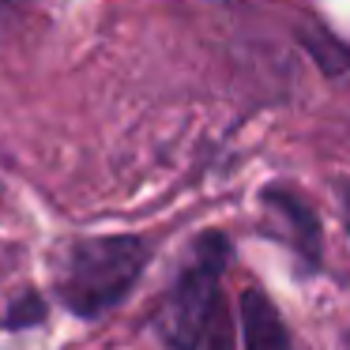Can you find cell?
<instances>
[{
  "label": "cell",
  "instance_id": "6da1fadb",
  "mask_svg": "<svg viewBox=\"0 0 350 350\" xmlns=\"http://www.w3.org/2000/svg\"><path fill=\"white\" fill-rule=\"evenodd\" d=\"M230 260V241L222 234L196 237L185 256L174 286L159 309V335L174 350H230L222 332L219 282Z\"/></svg>",
  "mask_w": 350,
  "mask_h": 350
},
{
  "label": "cell",
  "instance_id": "7a4b0ae2",
  "mask_svg": "<svg viewBox=\"0 0 350 350\" xmlns=\"http://www.w3.org/2000/svg\"><path fill=\"white\" fill-rule=\"evenodd\" d=\"M147 256L151 249L139 237H83L64 252L57 294L76 317H102L132 294Z\"/></svg>",
  "mask_w": 350,
  "mask_h": 350
},
{
  "label": "cell",
  "instance_id": "3957f363",
  "mask_svg": "<svg viewBox=\"0 0 350 350\" xmlns=\"http://www.w3.org/2000/svg\"><path fill=\"white\" fill-rule=\"evenodd\" d=\"M264 207L279 222V234L286 237V245L305 260V267H317L320 264V222L309 211V204L297 192L275 185V189L264 192Z\"/></svg>",
  "mask_w": 350,
  "mask_h": 350
},
{
  "label": "cell",
  "instance_id": "277c9868",
  "mask_svg": "<svg viewBox=\"0 0 350 350\" xmlns=\"http://www.w3.org/2000/svg\"><path fill=\"white\" fill-rule=\"evenodd\" d=\"M241 327H245V350H294L279 309L256 286L245 290L241 297Z\"/></svg>",
  "mask_w": 350,
  "mask_h": 350
},
{
  "label": "cell",
  "instance_id": "5b68a950",
  "mask_svg": "<svg viewBox=\"0 0 350 350\" xmlns=\"http://www.w3.org/2000/svg\"><path fill=\"white\" fill-rule=\"evenodd\" d=\"M42 317H46V305H42V297H38V294H23L19 301H12L4 324H8V327H27V324H38Z\"/></svg>",
  "mask_w": 350,
  "mask_h": 350
},
{
  "label": "cell",
  "instance_id": "8992f818",
  "mask_svg": "<svg viewBox=\"0 0 350 350\" xmlns=\"http://www.w3.org/2000/svg\"><path fill=\"white\" fill-rule=\"evenodd\" d=\"M335 196H339L342 222H347V230H350V181H339V185H335Z\"/></svg>",
  "mask_w": 350,
  "mask_h": 350
},
{
  "label": "cell",
  "instance_id": "52a82bcc",
  "mask_svg": "<svg viewBox=\"0 0 350 350\" xmlns=\"http://www.w3.org/2000/svg\"><path fill=\"white\" fill-rule=\"evenodd\" d=\"M347 350H350V335H347Z\"/></svg>",
  "mask_w": 350,
  "mask_h": 350
}]
</instances>
